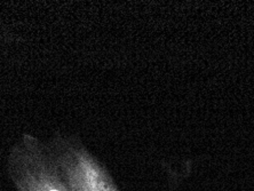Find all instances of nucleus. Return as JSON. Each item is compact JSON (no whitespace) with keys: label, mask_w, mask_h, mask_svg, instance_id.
Wrapping results in <instances>:
<instances>
[{"label":"nucleus","mask_w":254,"mask_h":191,"mask_svg":"<svg viewBox=\"0 0 254 191\" xmlns=\"http://www.w3.org/2000/svg\"><path fill=\"white\" fill-rule=\"evenodd\" d=\"M53 191H55V190H53Z\"/></svg>","instance_id":"1"}]
</instances>
